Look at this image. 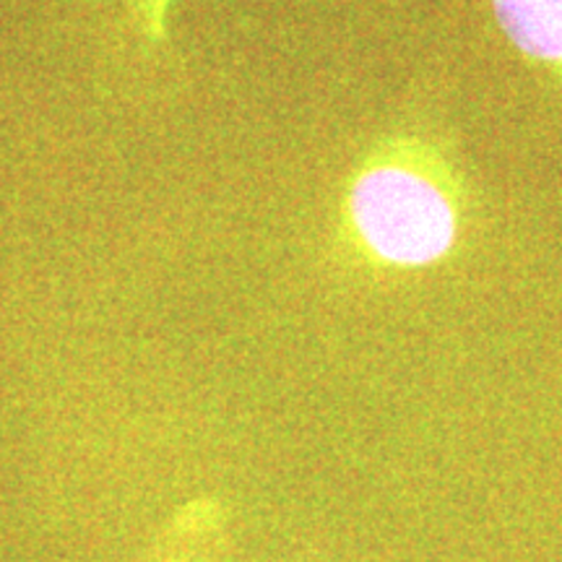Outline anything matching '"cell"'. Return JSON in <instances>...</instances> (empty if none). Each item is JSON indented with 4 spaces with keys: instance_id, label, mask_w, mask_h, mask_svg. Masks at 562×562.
Returning <instances> with one entry per match:
<instances>
[{
    "instance_id": "obj_1",
    "label": "cell",
    "mask_w": 562,
    "mask_h": 562,
    "mask_svg": "<svg viewBox=\"0 0 562 562\" xmlns=\"http://www.w3.org/2000/svg\"><path fill=\"white\" fill-rule=\"evenodd\" d=\"M469 193L438 146L412 133L378 140L341 195L339 240L378 273L435 269L459 250Z\"/></svg>"
},
{
    "instance_id": "obj_2",
    "label": "cell",
    "mask_w": 562,
    "mask_h": 562,
    "mask_svg": "<svg viewBox=\"0 0 562 562\" xmlns=\"http://www.w3.org/2000/svg\"><path fill=\"white\" fill-rule=\"evenodd\" d=\"M497 30L562 94V0H487Z\"/></svg>"
},
{
    "instance_id": "obj_3",
    "label": "cell",
    "mask_w": 562,
    "mask_h": 562,
    "mask_svg": "<svg viewBox=\"0 0 562 562\" xmlns=\"http://www.w3.org/2000/svg\"><path fill=\"white\" fill-rule=\"evenodd\" d=\"M140 32L151 45L167 40V19H170L172 0H131Z\"/></svg>"
}]
</instances>
